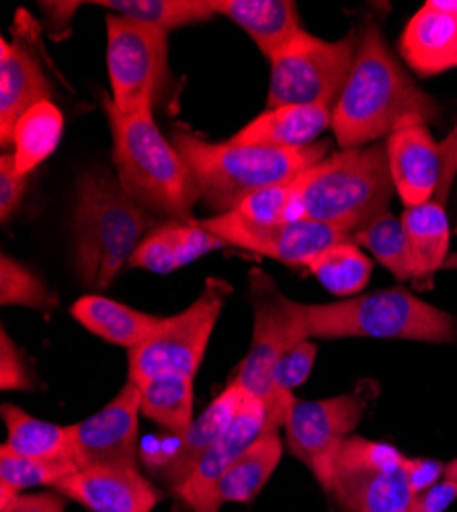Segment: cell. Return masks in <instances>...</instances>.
Returning <instances> with one entry per match:
<instances>
[{
    "instance_id": "35",
    "label": "cell",
    "mask_w": 457,
    "mask_h": 512,
    "mask_svg": "<svg viewBox=\"0 0 457 512\" xmlns=\"http://www.w3.org/2000/svg\"><path fill=\"white\" fill-rule=\"evenodd\" d=\"M128 267L166 275L179 269L169 222H160L136 248Z\"/></svg>"
},
{
    "instance_id": "4",
    "label": "cell",
    "mask_w": 457,
    "mask_h": 512,
    "mask_svg": "<svg viewBox=\"0 0 457 512\" xmlns=\"http://www.w3.org/2000/svg\"><path fill=\"white\" fill-rule=\"evenodd\" d=\"M156 226L158 218L123 191L117 177L101 168L85 170L76 183L72 211L74 269L80 283L109 287Z\"/></svg>"
},
{
    "instance_id": "22",
    "label": "cell",
    "mask_w": 457,
    "mask_h": 512,
    "mask_svg": "<svg viewBox=\"0 0 457 512\" xmlns=\"http://www.w3.org/2000/svg\"><path fill=\"white\" fill-rule=\"evenodd\" d=\"M210 7L246 31L267 60L304 31L292 0H210Z\"/></svg>"
},
{
    "instance_id": "34",
    "label": "cell",
    "mask_w": 457,
    "mask_h": 512,
    "mask_svg": "<svg viewBox=\"0 0 457 512\" xmlns=\"http://www.w3.org/2000/svg\"><path fill=\"white\" fill-rule=\"evenodd\" d=\"M0 304L31 310H52L58 300L33 269L9 254L0 256Z\"/></svg>"
},
{
    "instance_id": "18",
    "label": "cell",
    "mask_w": 457,
    "mask_h": 512,
    "mask_svg": "<svg viewBox=\"0 0 457 512\" xmlns=\"http://www.w3.org/2000/svg\"><path fill=\"white\" fill-rule=\"evenodd\" d=\"M248 396L251 394H246L240 386L230 381V386L191 422L185 433L175 435V449L160 461L158 467V476L166 486L175 492L179 490V486L195 472L203 455L214 447V443L228 429V424Z\"/></svg>"
},
{
    "instance_id": "39",
    "label": "cell",
    "mask_w": 457,
    "mask_h": 512,
    "mask_svg": "<svg viewBox=\"0 0 457 512\" xmlns=\"http://www.w3.org/2000/svg\"><path fill=\"white\" fill-rule=\"evenodd\" d=\"M457 500V482L443 478L435 486L417 494L408 512H445Z\"/></svg>"
},
{
    "instance_id": "21",
    "label": "cell",
    "mask_w": 457,
    "mask_h": 512,
    "mask_svg": "<svg viewBox=\"0 0 457 512\" xmlns=\"http://www.w3.org/2000/svg\"><path fill=\"white\" fill-rule=\"evenodd\" d=\"M330 125L332 107L328 105H283L267 109L248 121L230 142L244 146L306 148L316 144Z\"/></svg>"
},
{
    "instance_id": "28",
    "label": "cell",
    "mask_w": 457,
    "mask_h": 512,
    "mask_svg": "<svg viewBox=\"0 0 457 512\" xmlns=\"http://www.w3.org/2000/svg\"><path fill=\"white\" fill-rule=\"evenodd\" d=\"M193 381L189 375L164 373L138 383L142 414L173 435L185 433L195 420Z\"/></svg>"
},
{
    "instance_id": "30",
    "label": "cell",
    "mask_w": 457,
    "mask_h": 512,
    "mask_svg": "<svg viewBox=\"0 0 457 512\" xmlns=\"http://www.w3.org/2000/svg\"><path fill=\"white\" fill-rule=\"evenodd\" d=\"M93 5L105 7L121 17L154 25L166 33L207 23L216 17L210 0H97Z\"/></svg>"
},
{
    "instance_id": "8",
    "label": "cell",
    "mask_w": 457,
    "mask_h": 512,
    "mask_svg": "<svg viewBox=\"0 0 457 512\" xmlns=\"http://www.w3.org/2000/svg\"><path fill=\"white\" fill-rule=\"evenodd\" d=\"M230 293L228 281L207 279L201 295L187 310L169 316L152 338L128 351V379L144 383L164 373L195 377Z\"/></svg>"
},
{
    "instance_id": "6",
    "label": "cell",
    "mask_w": 457,
    "mask_h": 512,
    "mask_svg": "<svg viewBox=\"0 0 457 512\" xmlns=\"http://www.w3.org/2000/svg\"><path fill=\"white\" fill-rule=\"evenodd\" d=\"M394 183L386 144L345 148L302 177V218L357 234L390 209Z\"/></svg>"
},
{
    "instance_id": "38",
    "label": "cell",
    "mask_w": 457,
    "mask_h": 512,
    "mask_svg": "<svg viewBox=\"0 0 457 512\" xmlns=\"http://www.w3.org/2000/svg\"><path fill=\"white\" fill-rule=\"evenodd\" d=\"M29 187V177L19 175L13 154L0 156V220L9 222L13 213L21 207Z\"/></svg>"
},
{
    "instance_id": "11",
    "label": "cell",
    "mask_w": 457,
    "mask_h": 512,
    "mask_svg": "<svg viewBox=\"0 0 457 512\" xmlns=\"http://www.w3.org/2000/svg\"><path fill=\"white\" fill-rule=\"evenodd\" d=\"M294 404V392L279 388L263 398H246L222 437L203 455L195 472L175 492L191 512H220L222 504L218 500V482L226 469L265 435L285 426Z\"/></svg>"
},
{
    "instance_id": "41",
    "label": "cell",
    "mask_w": 457,
    "mask_h": 512,
    "mask_svg": "<svg viewBox=\"0 0 457 512\" xmlns=\"http://www.w3.org/2000/svg\"><path fill=\"white\" fill-rule=\"evenodd\" d=\"M68 498L58 490L37 492V494H19L17 500L0 512H66Z\"/></svg>"
},
{
    "instance_id": "25",
    "label": "cell",
    "mask_w": 457,
    "mask_h": 512,
    "mask_svg": "<svg viewBox=\"0 0 457 512\" xmlns=\"http://www.w3.org/2000/svg\"><path fill=\"white\" fill-rule=\"evenodd\" d=\"M283 455L279 431L265 435L251 449L244 451L218 482V500L246 504L253 502L271 480Z\"/></svg>"
},
{
    "instance_id": "42",
    "label": "cell",
    "mask_w": 457,
    "mask_h": 512,
    "mask_svg": "<svg viewBox=\"0 0 457 512\" xmlns=\"http://www.w3.org/2000/svg\"><path fill=\"white\" fill-rule=\"evenodd\" d=\"M439 148H441V156H443V177H441V183H439V189L435 193V201H439L441 205L447 203V197H449V191H451V185L455 181V175H457V123L453 130L445 136L443 142H439Z\"/></svg>"
},
{
    "instance_id": "27",
    "label": "cell",
    "mask_w": 457,
    "mask_h": 512,
    "mask_svg": "<svg viewBox=\"0 0 457 512\" xmlns=\"http://www.w3.org/2000/svg\"><path fill=\"white\" fill-rule=\"evenodd\" d=\"M64 134V115L52 103L44 101L31 107L13 132V162L19 175H31L60 146Z\"/></svg>"
},
{
    "instance_id": "7",
    "label": "cell",
    "mask_w": 457,
    "mask_h": 512,
    "mask_svg": "<svg viewBox=\"0 0 457 512\" xmlns=\"http://www.w3.org/2000/svg\"><path fill=\"white\" fill-rule=\"evenodd\" d=\"M359 37L328 41L300 31L271 62L267 105H328L335 109L357 56Z\"/></svg>"
},
{
    "instance_id": "33",
    "label": "cell",
    "mask_w": 457,
    "mask_h": 512,
    "mask_svg": "<svg viewBox=\"0 0 457 512\" xmlns=\"http://www.w3.org/2000/svg\"><path fill=\"white\" fill-rule=\"evenodd\" d=\"M74 472H78V467L70 461H48V459L25 457L11 451L7 445H3V449H0V484L9 486L17 492L37 488V486L56 488Z\"/></svg>"
},
{
    "instance_id": "32",
    "label": "cell",
    "mask_w": 457,
    "mask_h": 512,
    "mask_svg": "<svg viewBox=\"0 0 457 512\" xmlns=\"http://www.w3.org/2000/svg\"><path fill=\"white\" fill-rule=\"evenodd\" d=\"M302 177L292 183L261 189L251 197H246L230 213H236V216H240L242 220L257 226H277L289 220H300L302 218V207H300Z\"/></svg>"
},
{
    "instance_id": "40",
    "label": "cell",
    "mask_w": 457,
    "mask_h": 512,
    "mask_svg": "<svg viewBox=\"0 0 457 512\" xmlns=\"http://www.w3.org/2000/svg\"><path fill=\"white\" fill-rule=\"evenodd\" d=\"M445 465L435 459H412L406 457V476L414 496L425 492L427 488L435 486L445 478Z\"/></svg>"
},
{
    "instance_id": "13",
    "label": "cell",
    "mask_w": 457,
    "mask_h": 512,
    "mask_svg": "<svg viewBox=\"0 0 457 512\" xmlns=\"http://www.w3.org/2000/svg\"><path fill=\"white\" fill-rule=\"evenodd\" d=\"M367 402L361 394L320 400H296L285 420V443L328 494L343 443L363 420Z\"/></svg>"
},
{
    "instance_id": "3",
    "label": "cell",
    "mask_w": 457,
    "mask_h": 512,
    "mask_svg": "<svg viewBox=\"0 0 457 512\" xmlns=\"http://www.w3.org/2000/svg\"><path fill=\"white\" fill-rule=\"evenodd\" d=\"M173 146L187 160L195 177L201 201L216 216L234 211L253 193L300 179L330 154V142H316L306 148L244 146L210 142L185 130H173Z\"/></svg>"
},
{
    "instance_id": "36",
    "label": "cell",
    "mask_w": 457,
    "mask_h": 512,
    "mask_svg": "<svg viewBox=\"0 0 457 512\" xmlns=\"http://www.w3.org/2000/svg\"><path fill=\"white\" fill-rule=\"evenodd\" d=\"M316 355H318V347L314 345V340L304 338L300 343H296L275 365L273 388H279L285 392H294L296 388H300L314 369Z\"/></svg>"
},
{
    "instance_id": "31",
    "label": "cell",
    "mask_w": 457,
    "mask_h": 512,
    "mask_svg": "<svg viewBox=\"0 0 457 512\" xmlns=\"http://www.w3.org/2000/svg\"><path fill=\"white\" fill-rule=\"evenodd\" d=\"M353 242L367 250L373 259L394 275L396 281H412L414 267L410 242L402 220L396 218L390 209L353 234Z\"/></svg>"
},
{
    "instance_id": "26",
    "label": "cell",
    "mask_w": 457,
    "mask_h": 512,
    "mask_svg": "<svg viewBox=\"0 0 457 512\" xmlns=\"http://www.w3.org/2000/svg\"><path fill=\"white\" fill-rule=\"evenodd\" d=\"M3 420L7 424L5 445L11 451L33 459L74 463L70 426L39 420L15 404L3 406Z\"/></svg>"
},
{
    "instance_id": "17",
    "label": "cell",
    "mask_w": 457,
    "mask_h": 512,
    "mask_svg": "<svg viewBox=\"0 0 457 512\" xmlns=\"http://www.w3.org/2000/svg\"><path fill=\"white\" fill-rule=\"evenodd\" d=\"M394 189L404 207L431 201L443 177V156L427 123H408L386 138Z\"/></svg>"
},
{
    "instance_id": "2",
    "label": "cell",
    "mask_w": 457,
    "mask_h": 512,
    "mask_svg": "<svg viewBox=\"0 0 457 512\" xmlns=\"http://www.w3.org/2000/svg\"><path fill=\"white\" fill-rule=\"evenodd\" d=\"M115 177L140 207L164 222H193L201 201L187 160L156 127L152 111L126 115L103 95Z\"/></svg>"
},
{
    "instance_id": "10",
    "label": "cell",
    "mask_w": 457,
    "mask_h": 512,
    "mask_svg": "<svg viewBox=\"0 0 457 512\" xmlns=\"http://www.w3.org/2000/svg\"><path fill=\"white\" fill-rule=\"evenodd\" d=\"M328 494L345 512H408L414 492L406 455L394 445L353 435L335 461Z\"/></svg>"
},
{
    "instance_id": "9",
    "label": "cell",
    "mask_w": 457,
    "mask_h": 512,
    "mask_svg": "<svg viewBox=\"0 0 457 512\" xmlns=\"http://www.w3.org/2000/svg\"><path fill=\"white\" fill-rule=\"evenodd\" d=\"M109 99L117 111H152L169 74V33L130 17H107Z\"/></svg>"
},
{
    "instance_id": "16",
    "label": "cell",
    "mask_w": 457,
    "mask_h": 512,
    "mask_svg": "<svg viewBox=\"0 0 457 512\" xmlns=\"http://www.w3.org/2000/svg\"><path fill=\"white\" fill-rule=\"evenodd\" d=\"M54 490L91 512H152L162 502V492L138 467L78 469Z\"/></svg>"
},
{
    "instance_id": "1",
    "label": "cell",
    "mask_w": 457,
    "mask_h": 512,
    "mask_svg": "<svg viewBox=\"0 0 457 512\" xmlns=\"http://www.w3.org/2000/svg\"><path fill=\"white\" fill-rule=\"evenodd\" d=\"M437 101L417 87L390 52L376 23H367L353 68L332 109V132L341 148H363L408 123H433Z\"/></svg>"
},
{
    "instance_id": "15",
    "label": "cell",
    "mask_w": 457,
    "mask_h": 512,
    "mask_svg": "<svg viewBox=\"0 0 457 512\" xmlns=\"http://www.w3.org/2000/svg\"><path fill=\"white\" fill-rule=\"evenodd\" d=\"M140 414V388L128 379L105 408L70 424L76 467H138Z\"/></svg>"
},
{
    "instance_id": "24",
    "label": "cell",
    "mask_w": 457,
    "mask_h": 512,
    "mask_svg": "<svg viewBox=\"0 0 457 512\" xmlns=\"http://www.w3.org/2000/svg\"><path fill=\"white\" fill-rule=\"evenodd\" d=\"M412 252V281L419 287H429L433 275L443 267L449 252V218L445 205L431 199L417 207H404L400 216Z\"/></svg>"
},
{
    "instance_id": "14",
    "label": "cell",
    "mask_w": 457,
    "mask_h": 512,
    "mask_svg": "<svg viewBox=\"0 0 457 512\" xmlns=\"http://www.w3.org/2000/svg\"><path fill=\"white\" fill-rule=\"evenodd\" d=\"M199 224L228 246L267 256L287 267H306L318 252L353 240L351 234L310 218L289 220L277 226H257L236 213H224L210 220H199Z\"/></svg>"
},
{
    "instance_id": "5",
    "label": "cell",
    "mask_w": 457,
    "mask_h": 512,
    "mask_svg": "<svg viewBox=\"0 0 457 512\" xmlns=\"http://www.w3.org/2000/svg\"><path fill=\"white\" fill-rule=\"evenodd\" d=\"M300 318L312 338H388L447 345L457 340V320L404 287L347 297L332 304H302Z\"/></svg>"
},
{
    "instance_id": "23",
    "label": "cell",
    "mask_w": 457,
    "mask_h": 512,
    "mask_svg": "<svg viewBox=\"0 0 457 512\" xmlns=\"http://www.w3.org/2000/svg\"><path fill=\"white\" fill-rule=\"evenodd\" d=\"M70 312L89 332L128 351L146 343L169 320V316H152L97 293L80 297Z\"/></svg>"
},
{
    "instance_id": "19",
    "label": "cell",
    "mask_w": 457,
    "mask_h": 512,
    "mask_svg": "<svg viewBox=\"0 0 457 512\" xmlns=\"http://www.w3.org/2000/svg\"><path fill=\"white\" fill-rule=\"evenodd\" d=\"M52 101V84L33 54L0 41V144H13L19 119L37 103Z\"/></svg>"
},
{
    "instance_id": "43",
    "label": "cell",
    "mask_w": 457,
    "mask_h": 512,
    "mask_svg": "<svg viewBox=\"0 0 457 512\" xmlns=\"http://www.w3.org/2000/svg\"><path fill=\"white\" fill-rule=\"evenodd\" d=\"M445 478L457 482V457L451 459V461L445 465Z\"/></svg>"
},
{
    "instance_id": "20",
    "label": "cell",
    "mask_w": 457,
    "mask_h": 512,
    "mask_svg": "<svg viewBox=\"0 0 457 512\" xmlns=\"http://www.w3.org/2000/svg\"><path fill=\"white\" fill-rule=\"evenodd\" d=\"M400 54L410 70L435 76L455 68L457 15L429 0L406 23L400 37Z\"/></svg>"
},
{
    "instance_id": "12",
    "label": "cell",
    "mask_w": 457,
    "mask_h": 512,
    "mask_svg": "<svg viewBox=\"0 0 457 512\" xmlns=\"http://www.w3.org/2000/svg\"><path fill=\"white\" fill-rule=\"evenodd\" d=\"M248 285L255 312L253 340L232 383L246 394L263 398L275 390L273 371L279 359L308 336L300 318V302L283 295L271 275L253 269Z\"/></svg>"
},
{
    "instance_id": "37",
    "label": "cell",
    "mask_w": 457,
    "mask_h": 512,
    "mask_svg": "<svg viewBox=\"0 0 457 512\" xmlns=\"http://www.w3.org/2000/svg\"><path fill=\"white\" fill-rule=\"evenodd\" d=\"M0 388L5 392L33 388L29 363L7 330L0 332Z\"/></svg>"
},
{
    "instance_id": "29",
    "label": "cell",
    "mask_w": 457,
    "mask_h": 512,
    "mask_svg": "<svg viewBox=\"0 0 457 512\" xmlns=\"http://www.w3.org/2000/svg\"><path fill=\"white\" fill-rule=\"evenodd\" d=\"M306 269L332 295L351 297L365 289L373 273V261L353 240L339 242L322 252L306 265Z\"/></svg>"
},
{
    "instance_id": "44",
    "label": "cell",
    "mask_w": 457,
    "mask_h": 512,
    "mask_svg": "<svg viewBox=\"0 0 457 512\" xmlns=\"http://www.w3.org/2000/svg\"><path fill=\"white\" fill-rule=\"evenodd\" d=\"M439 5L451 13L457 15V0H439ZM455 68H457V56H455Z\"/></svg>"
}]
</instances>
